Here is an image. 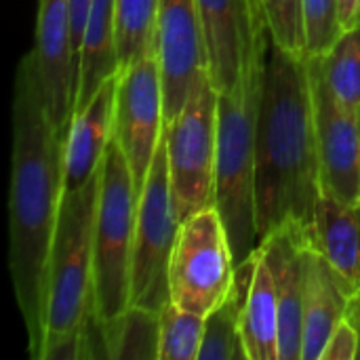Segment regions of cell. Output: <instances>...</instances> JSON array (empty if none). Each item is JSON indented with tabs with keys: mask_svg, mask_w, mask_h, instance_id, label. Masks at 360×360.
<instances>
[{
	"mask_svg": "<svg viewBox=\"0 0 360 360\" xmlns=\"http://www.w3.org/2000/svg\"><path fill=\"white\" fill-rule=\"evenodd\" d=\"M65 133L49 120L38 61L27 51L15 74L8 186V272L25 325L30 356L44 344V283L63 196Z\"/></svg>",
	"mask_w": 360,
	"mask_h": 360,
	"instance_id": "obj_1",
	"label": "cell"
},
{
	"mask_svg": "<svg viewBox=\"0 0 360 360\" xmlns=\"http://www.w3.org/2000/svg\"><path fill=\"white\" fill-rule=\"evenodd\" d=\"M321 169L308 57L266 36L255 127V207L259 245L287 224L310 228Z\"/></svg>",
	"mask_w": 360,
	"mask_h": 360,
	"instance_id": "obj_2",
	"label": "cell"
},
{
	"mask_svg": "<svg viewBox=\"0 0 360 360\" xmlns=\"http://www.w3.org/2000/svg\"><path fill=\"white\" fill-rule=\"evenodd\" d=\"M99 173L63 192L44 283V344L38 360H80V325L93 300V236Z\"/></svg>",
	"mask_w": 360,
	"mask_h": 360,
	"instance_id": "obj_3",
	"label": "cell"
},
{
	"mask_svg": "<svg viewBox=\"0 0 360 360\" xmlns=\"http://www.w3.org/2000/svg\"><path fill=\"white\" fill-rule=\"evenodd\" d=\"M268 36V30H266ZM264 44L247 61L238 82L217 93L215 207L224 219L236 266L259 247L255 207V127L262 95Z\"/></svg>",
	"mask_w": 360,
	"mask_h": 360,
	"instance_id": "obj_4",
	"label": "cell"
},
{
	"mask_svg": "<svg viewBox=\"0 0 360 360\" xmlns=\"http://www.w3.org/2000/svg\"><path fill=\"white\" fill-rule=\"evenodd\" d=\"M139 192L131 167L112 137L99 167L93 236V295L103 323L131 308V274Z\"/></svg>",
	"mask_w": 360,
	"mask_h": 360,
	"instance_id": "obj_5",
	"label": "cell"
},
{
	"mask_svg": "<svg viewBox=\"0 0 360 360\" xmlns=\"http://www.w3.org/2000/svg\"><path fill=\"white\" fill-rule=\"evenodd\" d=\"M167 162L179 224L215 205L217 91L202 70L181 112L165 124Z\"/></svg>",
	"mask_w": 360,
	"mask_h": 360,
	"instance_id": "obj_6",
	"label": "cell"
},
{
	"mask_svg": "<svg viewBox=\"0 0 360 360\" xmlns=\"http://www.w3.org/2000/svg\"><path fill=\"white\" fill-rule=\"evenodd\" d=\"M236 262L217 207L179 224L169 259V302L207 316L232 293Z\"/></svg>",
	"mask_w": 360,
	"mask_h": 360,
	"instance_id": "obj_7",
	"label": "cell"
},
{
	"mask_svg": "<svg viewBox=\"0 0 360 360\" xmlns=\"http://www.w3.org/2000/svg\"><path fill=\"white\" fill-rule=\"evenodd\" d=\"M177 230L179 219L173 205L167 143L162 137L137 202L131 306L160 312L169 304V259Z\"/></svg>",
	"mask_w": 360,
	"mask_h": 360,
	"instance_id": "obj_8",
	"label": "cell"
},
{
	"mask_svg": "<svg viewBox=\"0 0 360 360\" xmlns=\"http://www.w3.org/2000/svg\"><path fill=\"white\" fill-rule=\"evenodd\" d=\"M165 89L158 53L152 51L116 74L114 139L118 141L137 192L165 137Z\"/></svg>",
	"mask_w": 360,
	"mask_h": 360,
	"instance_id": "obj_9",
	"label": "cell"
},
{
	"mask_svg": "<svg viewBox=\"0 0 360 360\" xmlns=\"http://www.w3.org/2000/svg\"><path fill=\"white\" fill-rule=\"evenodd\" d=\"M314 99L321 194L360 205V112L348 110L329 89L321 59L308 57Z\"/></svg>",
	"mask_w": 360,
	"mask_h": 360,
	"instance_id": "obj_10",
	"label": "cell"
},
{
	"mask_svg": "<svg viewBox=\"0 0 360 360\" xmlns=\"http://www.w3.org/2000/svg\"><path fill=\"white\" fill-rule=\"evenodd\" d=\"M207 72L217 93L232 89L247 61L266 40V23L255 0H196Z\"/></svg>",
	"mask_w": 360,
	"mask_h": 360,
	"instance_id": "obj_11",
	"label": "cell"
},
{
	"mask_svg": "<svg viewBox=\"0 0 360 360\" xmlns=\"http://www.w3.org/2000/svg\"><path fill=\"white\" fill-rule=\"evenodd\" d=\"M156 53L165 89V118L171 122L207 70V49L196 0H158Z\"/></svg>",
	"mask_w": 360,
	"mask_h": 360,
	"instance_id": "obj_12",
	"label": "cell"
},
{
	"mask_svg": "<svg viewBox=\"0 0 360 360\" xmlns=\"http://www.w3.org/2000/svg\"><path fill=\"white\" fill-rule=\"evenodd\" d=\"M32 49L38 61L49 120L68 135L78 78L70 0H38L36 42Z\"/></svg>",
	"mask_w": 360,
	"mask_h": 360,
	"instance_id": "obj_13",
	"label": "cell"
},
{
	"mask_svg": "<svg viewBox=\"0 0 360 360\" xmlns=\"http://www.w3.org/2000/svg\"><path fill=\"white\" fill-rule=\"evenodd\" d=\"M308 240L306 226L287 224L259 245L276 281L281 360H302Z\"/></svg>",
	"mask_w": 360,
	"mask_h": 360,
	"instance_id": "obj_14",
	"label": "cell"
},
{
	"mask_svg": "<svg viewBox=\"0 0 360 360\" xmlns=\"http://www.w3.org/2000/svg\"><path fill=\"white\" fill-rule=\"evenodd\" d=\"M116 76L105 80L91 101L72 114L63 143V192L84 188L97 173L114 137Z\"/></svg>",
	"mask_w": 360,
	"mask_h": 360,
	"instance_id": "obj_15",
	"label": "cell"
},
{
	"mask_svg": "<svg viewBox=\"0 0 360 360\" xmlns=\"http://www.w3.org/2000/svg\"><path fill=\"white\" fill-rule=\"evenodd\" d=\"M352 295L348 283L335 272L310 238L306 251L302 360H321L329 335L348 316Z\"/></svg>",
	"mask_w": 360,
	"mask_h": 360,
	"instance_id": "obj_16",
	"label": "cell"
},
{
	"mask_svg": "<svg viewBox=\"0 0 360 360\" xmlns=\"http://www.w3.org/2000/svg\"><path fill=\"white\" fill-rule=\"evenodd\" d=\"M308 232L352 293L360 291V205H346L321 194Z\"/></svg>",
	"mask_w": 360,
	"mask_h": 360,
	"instance_id": "obj_17",
	"label": "cell"
},
{
	"mask_svg": "<svg viewBox=\"0 0 360 360\" xmlns=\"http://www.w3.org/2000/svg\"><path fill=\"white\" fill-rule=\"evenodd\" d=\"M116 0H91L80 55L74 112L84 108L101 84L118 74Z\"/></svg>",
	"mask_w": 360,
	"mask_h": 360,
	"instance_id": "obj_18",
	"label": "cell"
},
{
	"mask_svg": "<svg viewBox=\"0 0 360 360\" xmlns=\"http://www.w3.org/2000/svg\"><path fill=\"white\" fill-rule=\"evenodd\" d=\"M243 340L249 360H281L276 281L259 247L253 283L243 308Z\"/></svg>",
	"mask_w": 360,
	"mask_h": 360,
	"instance_id": "obj_19",
	"label": "cell"
},
{
	"mask_svg": "<svg viewBox=\"0 0 360 360\" xmlns=\"http://www.w3.org/2000/svg\"><path fill=\"white\" fill-rule=\"evenodd\" d=\"M257 251L236 266L234 287L228 300L205 316V338L198 360H249L243 340V308L255 274Z\"/></svg>",
	"mask_w": 360,
	"mask_h": 360,
	"instance_id": "obj_20",
	"label": "cell"
},
{
	"mask_svg": "<svg viewBox=\"0 0 360 360\" xmlns=\"http://www.w3.org/2000/svg\"><path fill=\"white\" fill-rule=\"evenodd\" d=\"M103 327L110 360H158L160 312L131 306Z\"/></svg>",
	"mask_w": 360,
	"mask_h": 360,
	"instance_id": "obj_21",
	"label": "cell"
},
{
	"mask_svg": "<svg viewBox=\"0 0 360 360\" xmlns=\"http://www.w3.org/2000/svg\"><path fill=\"white\" fill-rule=\"evenodd\" d=\"M158 0H116L118 70L156 51Z\"/></svg>",
	"mask_w": 360,
	"mask_h": 360,
	"instance_id": "obj_22",
	"label": "cell"
},
{
	"mask_svg": "<svg viewBox=\"0 0 360 360\" xmlns=\"http://www.w3.org/2000/svg\"><path fill=\"white\" fill-rule=\"evenodd\" d=\"M319 59L333 95L348 110L360 112V21L344 30L335 44Z\"/></svg>",
	"mask_w": 360,
	"mask_h": 360,
	"instance_id": "obj_23",
	"label": "cell"
},
{
	"mask_svg": "<svg viewBox=\"0 0 360 360\" xmlns=\"http://www.w3.org/2000/svg\"><path fill=\"white\" fill-rule=\"evenodd\" d=\"M205 338V316L177 308L173 302L160 310L158 360H198Z\"/></svg>",
	"mask_w": 360,
	"mask_h": 360,
	"instance_id": "obj_24",
	"label": "cell"
},
{
	"mask_svg": "<svg viewBox=\"0 0 360 360\" xmlns=\"http://www.w3.org/2000/svg\"><path fill=\"white\" fill-rule=\"evenodd\" d=\"M268 36L291 55L306 57L304 0H257Z\"/></svg>",
	"mask_w": 360,
	"mask_h": 360,
	"instance_id": "obj_25",
	"label": "cell"
},
{
	"mask_svg": "<svg viewBox=\"0 0 360 360\" xmlns=\"http://www.w3.org/2000/svg\"><path fill=\"white\" fill-rule=\"evenodd\" d=\"M304 30L306 57H323L344 32L338 0H304Z\"/></svg>",
	"mask_w": 360,
	"mask_h": 360,
	"instance_id": "obj_26",
	"label": "cell"
},
{
	"mask_svg": "<svg viewBox=\"0 0 360 360\" xmlns=\"http://www.w3.org/2000/svg\"><path fill=\"white\" fill-rule=\"evenodd\" d=\"M360 333L356 325L346 316L329 335L327 348L321 360H359Z\"/></svg>",
	"mask_w": 360,
	"mask_h": 360,
	"instance_id": "obj_27",
	"label": "cell"
},
{
	"mask_svg": "<svg viewBox=\"0 0 360 360\" xmlns=\"http://www.w3.org/2000/svg\"><path fill=\"white\" fill-rule=\"evenodd\" d=\"M89 6H91V0H70V17H72V36H74L76 59L80 55V44H82V34H84Z\"/></svg>",
	"mask_w": 360,
	"mask_h": 360,
	"instance_id": "obj_28",
	"label": "cell"
},
{
	"mask_svg": "<svg viewBox=\"0 0 360 360\" xmlns=\"http://www.w3.org/2000/svg\"><path fill=\"white\" fill-rule=\"evenodd\" d=\"M342 27H354L360 21V0H338Z\"/></svg>",
	"mask_w": 360,
	"mask_h": 360,
	"instance_id": "obj_29",
	"label": "cell"
},
{
	"mask_svg": "<svg viewBox=\"0 0 360 360\" xmlns=\"http://www.w3.org/2000/svg\"><path fill=\"white\" fill-rule=\"evenodd\" d=\"M348 316H350V321L356 325V329H359V333H360V291H356V293L352 295V302H350ZM359 360H360V354H359Z\"/></svg>",
	"mask_w": 360,
	"mask_h": 360,
	"instance_id": "obj_30",
	"label": "cell"
},
{
	"mask_svg": "<svg viewBox=\"0 0 360 360\" xmlns=\"http://www.w3.org/2000/svg\"><path fill=\"white\" fill-rule=\"evenodd\" d=\"M255 2H257V0H255Z\"/></svg>",
	"mask_w": 360,
	"mask_h": 360,
	"instance_id": "obj_31",
	"label": "cell"
}]
</instances>
